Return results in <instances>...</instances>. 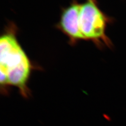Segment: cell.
Masks as SVG:
<instances>
[{
	"mask_svg": "<svg viewBox=\"0 0 126 126\" xmlns=\"http://www.w3.org/2000/svg\"><path fill=\"white\" fill-rule=\"evenodd\" d=\"M16 28L10 25L0 38L1 90L8 93V87L13 86L21 95L27 98L30 90L27 84L32 68L31 63L16 36Z\"/></svg>",
	"mask_w": 126,
	"mask_h": 126,
	"instance_id": "1",
	"label": "cell"
},
{
	"mask_svg": "<svg viewBox=\"0 0 126 126\" xmlns=\"http://www.w3.org/2000/svg\"><path fill=\"white\" fill-rule=\"evenodd\" d=\"M111 19L101 11L96 0H86L81 4L79 25L86 40L92 41L99 47H111L112 42L106 33Z\"/></svg>",
	"mask_w": 126,
	"mask_h": 126,
	"instance_id": "2",
	"label": "cell"
},
{
	"mask_svg": "<svg viewBox=\"0 0 126 126\" xmlns=\"http://www.w3.org/2000/svg\"><path fill=\"white\" fill-rule=\"evenodd\" d=\"M81 4L74 1L63 10L58 28L69 38L71 44L80 40H86L82 35L79 25V14Z\"/></svg>",
	"mask_w": 126,
	"mask_h": 126,
	"instance_id": "3",
	"label": "cell"
}]
</instances>
